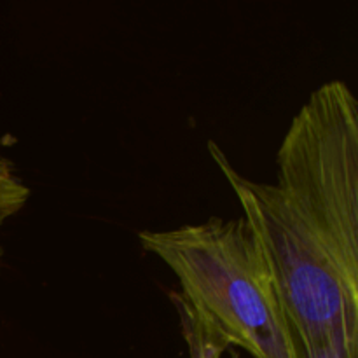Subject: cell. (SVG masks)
<instances>
[{"instance_id":"6da1fadb","label":"cell","mask_w":358,"mask_h":358,"mask_svg":"<svg viewBox=\"0 0 358 358\" xmlns=\"http://www.w3.org/2000/svg\"><path fill=\"white\" fill-rule=\"evenodd\" d=\"M213 161L264 247L299 358H358V101L329 80L299 108L255 182L213 140Z\"/></svg>"},{"instance_id":"7a4b0ae2","label":"cell","mask_w":358,"mask_h":358,"mask_svg":"<svg viewBox=\"0 0 358 358\" xmlns=\"http://www.w3.org/2000/svg\"><path fill=\"white\" fill-rule=\"evenodd\" d=\"M138 241L173 271L178 292L212 317L231 346L254 358H299L271 262L245 217L145 229Z\"/></svg>"},{"instance_id":"3957f363","label":"cell","mask_w":358,"mask_h":358,"mask_svg":"<svg viewBox=\"0 0 358 358\" xmlns=\"http://www.w3.org/2000/svg\"><path fill=\"white\" fill-rule=\"evenodd\" d=\"M170 299L178 313L189 358H222L231 345L212 317L199 306L189 303L180 292H170Z\"/></svg>"},{"instance_id":"277c9868","label":"cell","mask_w":358,"mask_h":358,"mask_svg":"<svg viewBox=\"0 0 358 358\" xmlns=\"http://www.w3.org/2000/svg\"><path fill=\"white\" fill-rule=\"evenodd\" d=\"M28 198H30V187L17 175L14 164L0 156V231L6 226L7 220L13 219L16 213L23 210ZM3 255L6 254H3V247L0 243V275H2L3 268Z\"/></svg>"}]
</instances>
